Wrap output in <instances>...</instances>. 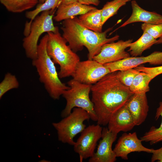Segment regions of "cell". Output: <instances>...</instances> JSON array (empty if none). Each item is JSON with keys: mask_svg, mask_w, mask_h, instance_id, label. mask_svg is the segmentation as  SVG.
<instances>
[{"mask_svg": "<svg viewBox=\"0 0 162 162\" xmlns=\"http://www.w3.org/2000/svg\"><path fill=\"white\" fill-rule=\"evenodd\" d=\"M141 28L143 32L147 33L156 39L162 36V23H144L141 25Z\"/></svg>", "mask_w": 162, "mask_h": 162, "instance_id": "27", "label": "cell"}, {"mask_svg": "<svg viewBox=\"0 0 162 162\" xmlns=\"http://www.w3.org/2000/svg\"><path fill=\"white\" fill-rule=\"evenodd\" d=\"M146 93H134L125 104L136 125L143 123L148 115L149 106Z\"/></svg>", "mask_w": 162, "mask_h": 162, "instance_id": "15", "label": "cell"}, {"mask_svg": "<svg viewBox=\"0 0 162 162\" xmlns=\"http://www.w3.org/2000/svg\"><path fill=\"white\" fill-rule=\"evenodd\" d=\"M110 131L118 134L131 130L136 126L133 118L125 104L115 112L108 124Z\"/></svg>", "mask_w": 162, "mask_h": 162, "instance_id": "14", "label": "cell"}, {"mask_svg": "<svg viewBox=\"0 0 162 162\" xmlns=\"http://www.w3.org/2000/svg\"><path fill=\"white\" fill-rule=\"evenodd\" d=\"M131 0H113L107 2L104 5L102 10V24L111 17L116 14L118 10Z\"/></svg>", "mask_w": 162, "mask_h": 162, "instance_id": "24", "label": "cell"}, {"mask_svg": "<svg viewBox=\"0 0 162 162\" xmlns=\"http://www.w3.org/2000/svg\"><path fill=\"white\" fill-rule=\"evenodd\" d=\"M161 117V122L158 128L153 126L149 130L142 136L140 139L142 141L149 142L152 145L162 141V101L159 103V107L157 109L155 118L157 120Z\"/></svg>", "mask_w": 162, "mask_h": 162, "instance_id": "20", "label": "cell"}, {"mask_svg": "<svg viewBox=\"0 0 162 162\" xmlns=\"http://www.w3.org/2000/svg\"><path fill=\"white\" fill-rule=\"evenodd\" d=\"M162 44V36L159 38L158 40H157L155 44Z\"/></svg>", "mask_w": 162, "mask_h": 162, "instance_id": "32", "label": "cell"}, {"mask_svg": "<svg viewBox=\"0 0 162 162\" xmlns=\"http://www.w3.org/2000/svg\"><path fill=\"white\" fill-rule=\"evenodd\" d=\"M39 4H42L46 0H38Z\"/></svg>", "mask_w": 162, "mask_h": 162, "instance_id": "33", "label": "cell"}, {"mask_svg": "<svg viewBox=\"0 0 162 162\" xmlns=\"http://www.w3.org/2000/svg\"><path fill=\"white\" fill-rule=\"evenodd\" d=\"M0 2L9 11L21 13L34 7L38 0H0Z\"/></svg>", "mask_w": 162, "mask_h": 162, "instance_id": "21", "label": "cell"}, {"mask_svg": "<svg viewBox=\"0 0 162 162\" xmlns=\"http://www.w3.org/2000/svg\"><path fill=\"white\" fill-rule=\"evenodd\" d=\"M37 16L30 25L28 35L23 39L22 46L26 57L32 60L37 56L38 42L40 36L45 32H56L59 31L53 22V13L45 11Z\"/></svg>", "mask_w": 162, "mask_h": 162, "instance_id": "6", "label": "cell"}, {"mask_svg": "<svg viewBox=\"0 0 162 162\" xmlns=\"http://www.w3.org/2000/svg\"><path fill=\"white\" fill-rule=\"evenodd\" d=\"M90 118L86 111L80 108L75 107L68 115L52 124L57 131L59 141L74 146L75 142L74 137L84 130L86 125L83 122Z\"/></svg>", "mask_w": 162, "mask_h": 162, "instance_id": "7", "label": "cell"}, {"mask_svg": "<svg viewBox=\"0 0 162 162\" xmlns=\"http://www.w3.org/2000/svg\"><path fill=\"white\" fill-rule=\"evenodd\" d=\"M96 8L78 2L66 5L60 4L53 19L56 21L59 22L83 14Z\"/></svg>", "mask_w": 162, "mask_h": 162, "instance_id": "17", "label": "cell"}, {"mask_svg": "<svg viewBox=\"0 0 162 162\" xmlns=\"http://www.w3.org/2000/svg\"><path fill=\"white\" fill-rule=\"evenodd\" d=\"M116 72L109 73L92 86L91 100L100 125H107L113 114L134 94L120 81Z\"/></svg>", "mask_w": 162, "mask_h": 162, "instance_id": "1", "label": "cell"}, {"mask_svg": "<svg viewBox=\"0 0 162 162\" xmlns=\"http://www.w3.org/2000/svg\"><path fill=\"white\" fill-rule=\"evenodd\" d=\"M133 40H119L104 44L99 53L93 59L103 64L119 61L130 57V53L125 51L129 47Z\"/></svg>", "mask_w": 162, "mask_h": 162, "instance_id": "10", "label": "cell"}, {"mask_svg": "<svg viewBox=\"0 0 162 162\" xmlns=\"http://www.w3.org/2000/svg\"><path fill=\"white\" fill-rule=\"evenodd\" d=\"M131 5L132 8L131 15L118 28L137 22L152 24L162 23V15L155 12L149 11L143 9L134 0L131 1Z\"/></svg>", "mask_w": 162, "mask_h": 162, "instance_id": "16", "label": "cell"}, {"mask_svg": "<svg viewBox=\"0 0 162 162\" xmlns=\"http://www.w3.org/2000/svg\"></svg>", "mask_w": 162, "mask_h": 162, "instance_id": "34", "label": "cell"}, {"mask_svg": "<svg viewBox=\"0 0 162 162\" xmlns=\"http://www.w3.org/2000/svg\"><path fill=\"white\" fill-rule=\"evenodd\" d=\"M61 29L62 36L75 52L81 51L85 46L87 49L88 59L92 60L100 52L104 44L118 40L119 36L116 35L107 38V33L111 30L109 28L104 32H97L84 26L79 18L76 16L63 21Z\"/></svg>", "mask_w": 162, "mask_h": 162, "instance_id": "2", "label": "cell"}, {"mask_svg": "<svg viewBox=\"0 0 162 162\" xmlns=\"http://www.w3.org/2000/svg\"><path fill=\"white\" fill-rule=\"evenodd\" d=\"M47 34V52L54 63L60 66L58 73L60 78L71 76L80 61L79 57L67 44V42L59 31Z\"/></svg>", "mask_w": 162, "mask_h": 162, "instance_id": "4", "label": "cell"}, {"mask_svg": "<svg viewBox=\"0 0 162 162\" xmlns=\"http://www.w3.org/2000/svg\"><path fill=\"white\" fill-rule=\"evenodd\" d=\"M140 72L135 68H130L117 71L116 76L123 84L129 88L134 78Z\"/></svg>", "mask_w": 162, "mask_h": 162, "instance_id": "26", "label": "cell"}, {"mask_svg": "<svg viewBox=\"0 0 162 162\" xmlns=\"http://www.w3.org/2000/svg\"><path fill=\"white\" fill-rule=\"evenodd\" d=\"M47 34L40 39L38 44L37 56L32 60V64L36 68L40 81L44 85L51 97L58 100L64 92L70 87L60 79L55 63L46 50Z\"/></svg>", "mask_w": 162, "mask_h": 162, "instance_id": "3", "label": "cell"}, {"mask_svg": "<svg viewBox=\"0 0 162 162\" xmlns=\"http://www.w3.org/2000/svg\"><path fill=\"white\" fill-rule=\"evenodd\" d=\"M142 140L137 137L136 132L124 133L118 139L113 150L117 157L127 160L128 154L132 152H145L152 153L153 148L144 147Z\"/></svg>", "mask_w": 162, "mask_h": 162, "instance_id": "11", "label": "cell"}, {"mask_svg": "<svg viewBox=\"0 0 162 162\" xmlns=\"http://www.w3.org/2000/svg\"><path fill=\"white\" fill-rule=\"evenodd\" d=\"M118 134L110 131L107 128H103L101 139L99 142L97 150L89 159V162H114L117 157L112 149Z\"/></svg>", "mask_w": 162, "mask_h": 162, "instance_id": "12", "label": "cell"}, {"mask_svg": "<svg viewBox=\"0 0 162 162\" xmlns=\"http://www.w3.org/2000/svg\"><path fill=\"white\" fill-rule=\"evenodd\" d=\"M139 72L148 74L152 80L158 75L162 74V65L154 67L138 66L134 68Z\"/></svg>", "mask_w": 162, "mask_h": 162, "instance_id": "28", "label": "cell"}, {"mask_svg": "<svg viewBox=\"0 0 162 162\" xmlns=\"http://www.w3.org/2000/svg\"><path fill=\"white\" fill-rule=\"evenodd\" d=\"M152 154L151 162L157 161L158 162H162V146L158 149H153Z\"/></svg>", "mask_w": 162, "mask_h": 162, "instance_id": "29", "label": "cell"}, {"mask_svg": "<svg viewBox=\"0 0 162 162\" xmlns=\"http://www.w3.org/2000/svg\"><path fill=\"white\" fill-rule=\"evenodd\" d=\"M78 2V0H61L60 4L66 5Z\"/></svg>", "mask_w": 162, "mask_h": 162, "instance_id": "31", "label": "cell"}, {"mask_svg": "<svg viewBox=\"0 0 162 162\" xmlns=\"http://www.w3.org/2000/svg\"><path fill=\"white\" fill-rule=\"evenodd\" d=\"M67 84L70 88L62 95L66 100V104L61 116L64 118L71 112L74 108L79 107L86 111L92 120L97 121L94 104L89 97L92 85L82 83L73 79L69 81Z\"/></svg>", "mask_w": 162, "mask_h": 162, "instance_id": "5", "label": "cell"}, {"mask_svg": "<svg viewBox=\"0 0 162 162\" xmlns=\"http://www.w3.org/2000/svg\"><path fill=\"white\" fill-rule=\"evenodd\" d=\"M109 69L93 59L80 61L71 76L81 83L93 85L110 73Z\"/></svg>", "mask_w": 162, "mask_h": 162, "instance_id": "8", "label": "cell"}, {"mask_svg": "<svg viewBox=\"0 0 162 162\" xmlns=\"http://www.w3.org/2000/svg\"><path fill=\"white\" fill-rule=\"evenodd\" d=\"M78 18L82 24L87 28L97 32H102L101 9L96 8L80 15Z\"/></svg>", "mask_w": 162, "mask_h": 162, "instance_id": "18", "label": "cell"}, {"mask_svg": "<svg viewBox=\"0 0 162 162\" xmlns=\"http://www.w3.org/2000/svg\"><path fill=\"white\" fill-rule=\"evenodd\" d=\"M152 80L148 74L140 72L134 78L129 88L134 93H146L149 91V84Z\"/></svg>", "mask_w": 162, "mask_h": 162, "instance_id": "23", "label": "cell"}, {"mask_svg": "<svg viewBox=\"0 0 162 162\" xmlns=\"http://www.w3.org/2000/svg\"><path fill=\"white\" fill-rule=\"evenodd\" d=\"M103 128L100 125L92 124L86 128L74 145V151L78 153L80 162L92 157L101 137Z\"/></svg>", "mask_w": 162, "mask_h": 162, "instance_id": "9", "label": "cell"}, {"mask_svg": "<svg viewBox=\"0 0 162 162\" xmlns=\"http://www.w3.org/2000/svg\"><path fill=\"white\" fill-rule=\"evenodd\" d=\"M79 3L83 4L89 5L92 4L98 6L100 4L99 0H78Z\"/></svg>", "mask_w": 162, "mask_h": 162, "instance_id": "30", "label": "cell"}, {"mask_svg": "<svg viewBox=\"0 0 162 162\" xmlns=\"http://www.w3.org/2000/svg\"><path fill=\"white\" fill-rule=\"evenodd\" d=\"M19 83L16 76L10 73H7L0 83V98L7 92L14 88H17Z\"/></svg>", "mask_w": 162, "mask_h": 162, "instance_id": "25", "label": "cell"}, {"mask_svg": "<svg viewBox=\"0 0 162 162\" xmlns=\"http://www.w3.org/2000/svg\"><path fill=\"white\" fill-rule=\"evenodd\" d=\"M157 40L145 32L137 40L130 43L128 51L130 55L133 57L141 56L145 50L150 49L155 44Z\"/></svg>", "mask_w": 162, "mask_h": 162, "instance_id": "19", "label": "cell"}, {"mask_svg": "<svg viewBox=\"0 0 162 162\" xmlns=\"http://www.w3.org/2000/svg\"><path fill=\"white\" fill-rule=\"evenodd\" d=\"M61 0H46L43 3L39 4L35 9L30 11H27L25 14L26 17L31 21L26 26V28L29 29L30 25L32 21L38 14L42 12L48 10L54 13L61 3Z\"/></svg>", "mask_w": 162, "mask_h": 162, "instance_id": "22", "label": "cell"}, {"mask_svg": "<svg viewBox=\"0 0 162 162\" xmlns=\"http://www.w3.org/2000/svg\"><path fill=\"white\" fill-rule=\"evenodd\" d=\"M148 63L150 64H162V52L154 51L146 56L130 57L122 60L104 64L111 72L134 68Z\"/></svg>", "mask_w": 162, "mask_h": 162, "instance_id": "13", "label": "cell"}]
</instances>
